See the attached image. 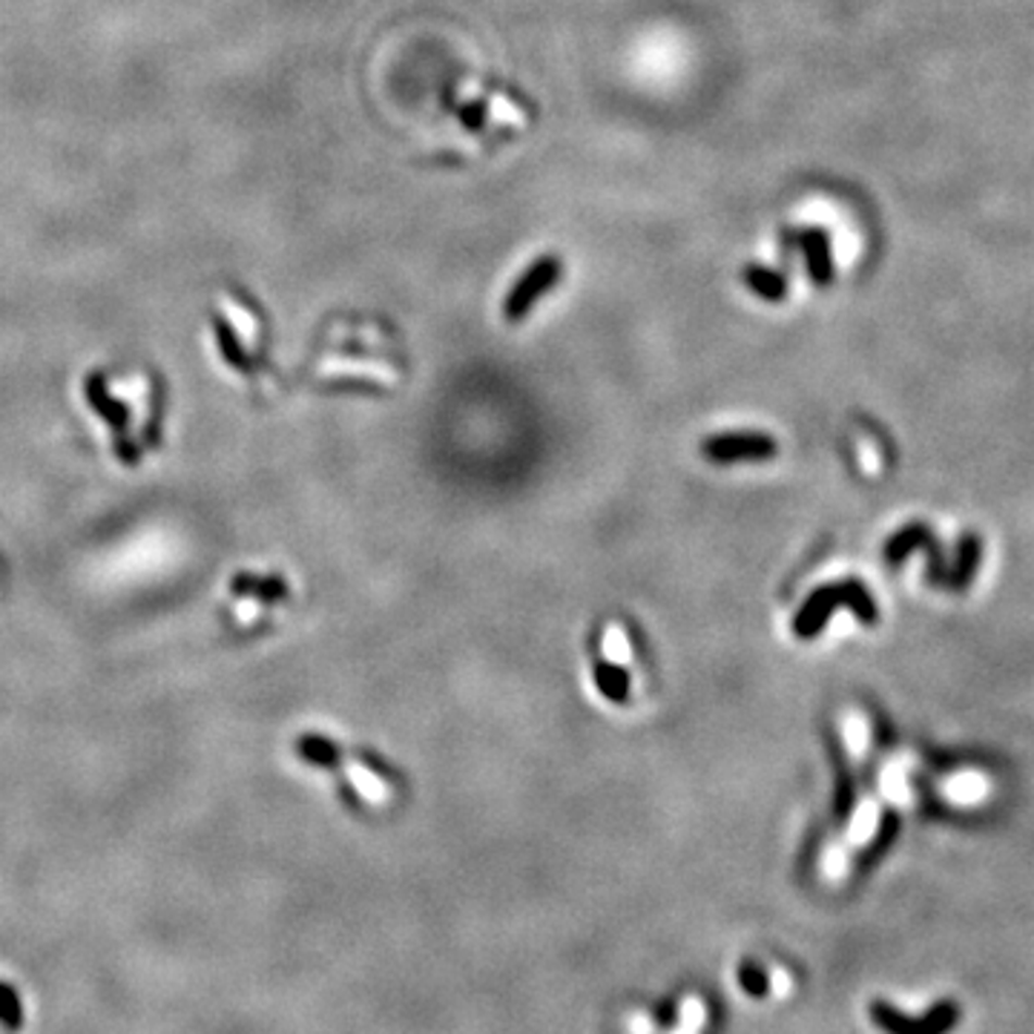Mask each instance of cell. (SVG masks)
<instances>
[{"instance_id":"obj_13","label":"cell","mask_w":1034,"mask_h":1034,"mask_svg":"<svg viewBox=\"0 0 1034 1034\" xmlns=\"http://www.w3.org/2000/svg\"><path fill=\"white\" fill-rule=\"evenodd\" d=\"M701 1023H705V1006L698 1000H684V1026L698 1032Z\"/></svg>"},{"instance_id":"obj_1","label":"cell","mask_w":1034,"mask_h":1034,"mask_svg":"<svg viewBox=\"0 0 1034 1034\" xmlns=\"http://www.w3.org/2000/svg\"><path fill=\"white\" fill-rule=\"evenodd\" d=\"M839 607H848L868 626H874L876 618H880L876 601L871 598L865 586L859 581H839V584L819 586L817 593L802 603V610L796 612L794 618L796 638H817Z\"/></svg>"},{"instance_id":"obj_3","label":"cell","mask_w":1034,"mask_h":1034,"mask_svg":"<svg viewBox=\"0 0 1034 1034\" xmlns=\"http://www.w3.org/2000/svg\"><path fill=\"white\" fill-rule=\"evenodd\" d=\"M701 451L713 463H745V460H770L778 451V446L770 434L742 432L707 437L701 443Z\"/></svg>"},{"instance_id":"obj_4","label":"cell","mask_w":1034,"mask_h":1034,"mask_svg":"<svg viewBox=\"0 0 1034 1034\" xmlns=\"http://www.w3.org/2000/svg\"><path fill=\"white\" fill-rule=\"evenodd\" d=\"M555 279H558V262H540V265L532 273H526V279L512 290V297L506 302V313H509L512 320L523 316V313L535 306L537 294L549 288V285H555Z\"/></svg>"},{"instance_id":"obj_2","label":"cell","mask_w":1034,"mask_h":1034,"mask_svg":"<svg viewBox=\"0 0 1034 1034\" xmlns=\"http://www.w3.org/2000/svg\"><path fill=\"white\" fill-rule=\"evenodd\" d=\"M925 549V558H929V577L931 584H946V563H943V549H939L937 537L931 532L929 523H908L906 530H899L897 535L888 537V544H885V561L890 566H897L902 563L911 552H920Z\"/></svg>"},{"instance_id":"obj_6","label":"cell","mask_w":1034,"mask_h":1034,"mask_svg":"<svg viewBox=\"0 0 1034 1034\" xmlns=\"http://www.w3.org/2000/svg\"><path fill=\"white\" fill-rule=\"evenodd\" d=\"M595 682H598L603 698H610L615 705H624L630 698V675L624 673V667L598 664L595 667Z\"/></svg>"},{"instance_id":"obj_5","label":"cell","mask_w":1034,"mask_h":1034,"mask_svg":"<svg viewBox=\"0 0 1034 1034\" xmlns=\"http://www.w3.org/2000/svg\"><path fill=\"white\" fill-rule=\"evenodd\" d=\"M980 561H983V540L980 535L969 532V535L960 537V544H957V555H955V566L946 575V584L955 589V593H962V589H969L974 575L980 570Z\"/></svg>"},{"instance_id":"obj_12","label":"cell","mask_w":1034,"mask_h":1034,"mask_svg":"<svg viewBox=\"0 0 1034 1034\" xmlns=\"http://www.w3.org/2000/svg\"><path fill=\"white\" fill-rule=\"evenodd\" d=\"M738 980H742V986H745V992L747 995H764V977L762 974H759V969H756V966H750V962H745V966H742V971H738Z\"/></svg>"},{"instance_id":"obj_8","label":"cell","mask_w":1034,"mask_h":1034,"mask_svg":"<svg viewBox=\"0 0 1034 1034\" xmlns=\"http://www.w3.org/2000/svg\"><path fill=\"white\" fill-rule=\"evenodd\" d=\"M348 773H351V782L357 785V790H360V794L365 796L369 802H385V799H388V787H385V782H379V776L374 773V770H365V768H360V764H351V768H348Z\"/></svg>"},{"instance_id":"obj_7","label":"cell","mask_w":1034,"mask_h":1034,"mask_svg":"<svg viewBox=\"0 0 1034 1034\" xmlns=\"http://www.w3.org/2000/svg\"><path fill=\"white\" fill-rule=\"evenodd\" d=\"M0 1026L7 1032H17L24 1026V1002L17 992L7 983H0Z\"/></svg>"},{"instance_id":"obj_11","label":"cell","mask_w":1034,"mask_h":1034,"mask_svg":"<svg viewBox=\"0 0 1034 1034\" xmlns=\"http://www.w3.org/2000/svg\"><path fill=\"white\" fill-rule=\"evenodd\" d=\"M834 805H836V817L845 819L854 810V778L839 770V776H836V794H834Z\"/></svg>"},{"instance_id":"obj_10","label":"cell","mask_w":1034,"mask_h":1034,"mask_svg":"<svg viewBox=\"0 0 1034 1034\" xmlns=\"http://www.w3.org/2000/svg\"><path fill=\"white\" fill-rule=\"evenodd\" d=\"M603 652H607L612 664H626L630 661V641H626V633L618 624H612L603 633Z\"/></svg>"},{"instance_id":"obj_9","label":"cell","mask_w":1034,"mask_h":1034,"mask_svg":"<svg viewBox=\"0 0 1034 1034\" xmlns=\"http://www.w3.org/2000/svg\"><path fill=\"white\" fill-rule=\"evenodd\" d=\"M299 750H302V756H306L308 762L322 764V768H334V764L339 762L337 745H331L328 738H320V736L306 738V742L299 745Z\"/></svg>"}]
</instances>
